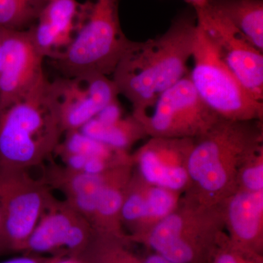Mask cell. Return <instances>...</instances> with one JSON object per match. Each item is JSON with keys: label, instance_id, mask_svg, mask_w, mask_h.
I'll use <instances>...</instances> for the list:
<instances>
[{"label": "cell", "instance_id": "obj_24", "mask_svg": "<svg viewBox=\"0 0 263 263\" xmlns=\"http://www.w3.org/2000/svg\"><path fill=\"white\" fill-rule=\"evenodd\" d=\"M252 259L234 248L224 232L206 263H249Z\"/></svg>", "mask_w": 263, "mask_h": 263}, {"label": "cell", "instance_id": "obj_8", "mask_svg": "<svg viewBox=\"0 0 263 263\" xmlns=\"http://www.w3.org/2000/svg\"><path fill=\"white\" fill-rule=\"evenodd\" d=\"M30 171L0 167V212L6 249L24 250L33 230L54 200L53 190Z\"/></svg>", "mask_w": 263, "mask_h": 263}, {"label": "cell", "instance_id": "obj_23", "mask_svg": "<svg viewBox=\"0 0 263 263\" xmlns=\"http://www.w3.org/2000/svg\"><path fill=\"white\" fill-rule=\"evenodd\" d=\"M237 191H263V148L247 161L240 169Z\"/></svg>", "mask_w": 263, "mask_h": 263}, {"label": "cell", "instance_id": "obj_4", "mask_svg": "<svg viewBox=\"0 0 263 263\" xmlns=\"http://www.w3.org/2000/svg\"><path fill=\"white\" fill-rule=\"evenodd\" d=\"M130 40L123 32L119 0H86L79 4L70 44L51 60L62 77L113 74Z\"/></svg>", "mask_w": 263, "mask_h": 263}, {"label": "cell", "instance_id": "obj_13", "mask_svg": "<svg viewBox=\"0 0 263 263\" xmlns=\"http://www.w3.org/2000/svg\"><path fill=\"white\" fill-rule=\"evenodd\" d=\"M53 83L65 133L79 130L119 96L113 80L101 74L62 77Z\"/></svg>", "mask_w": 263, "mask_h": 263}, {"label": "cell", "instance_id": "obj_16", "mask_svg": "<svg viewBox=\"0 0 263 263\" xmlns=\"http://www.w3.org/2000/svg\"><path fill=\"white\" fill-rule=\"evenodd\" d=\"M79 4L76 0L48 2L29 28L36 47L45 59L53 60L72 42Z\"/></svg>", "mask_w": 263, "mask_h": 263}, {"label": "cell", "instance_id": "obj_1", "mask_svg": "<svg viewBox=\"0 0 263 263\" xmlns=\"http://www.w3.org/2000/svg\"><path fill=\"white\" fill-rule=\"evenodd\" d=\"M197 34L193 9L176 16L161 35L143 42L129 41L112 80L119 95L130 102L133 113L149 108L162 92L189 74Z\"/></svg>", "mask_w": 263, "mask_h": 263}, {"label": "cell", "instance_id": "obj_26", "mask_svg": "<svg viewBox=\"0 0 263 263\" xmlns=\"http://www.w3.org/2000/svg\"><path fill=\"white\" fill-rule=\"evenodd\" d=\"M0 263H47L41 262L37 259L32 258L30 257H18L15 258L8 259L4 262Z\"/></svg>", "mask_w": 263, "mask_h": 263}, {"label": "cell", "instance_id": "obj_2", "mask_svg": "<svg viewBox=\"0 0 263 263\" xmlns=\"http://www.w3.org/2000/svg\"><path fill=\"white\" fill-rule=\"evenodd\" d=\"M262 121L220 119L194 141L184 194L210 205H223L238 190L243 164L263 148Z\"/></svg>", "mask_w": 263, "mask_h": 263}, {"label": "cell", "instance_id": "obj_28", "mask_svg": "<svg viewBox=\"0 0 263 263\" xmlns=\"http://www.w3.org/2000/svg\"><path fill=\"white\" fill-rule=\"evenodd\" d=\"M47 263H84L81 262V261L78 260L75 258L66 259H55V260L50 261Z\"/></svg>", "mask_w": 263, "mask_h": 263}, {"label": "cell", "instance_id": "obj_10", "mask_svg": "<svg viewBox=\"0 0 263 263\" xmlns=\"http://www.w3.org/2000/svg\"><path fill=\"white\" fill-rule=\"evenodd\" d=\"M44 57L30 29H2L0 49V111L27 97L46 76Z\"/></svg>", "mask_w": 263, "mask_h": 263}, {"label": "cell", "instance_id": "obj_15", "mask_svg": "<svg viewBox=\"0 0 263 263\" xmlns=\"http://www.w3.org/2000/svg\"><path fill=\"white\" fill-rule=\"evenodd\" d=\"M224 230L234 248L263 263V191H237L223 203Z\"/></svg>", "mask_w": 263, "mask_h": 263}, {"label": "cell", "instance_id": "obj_14", "mask_svg": "<svg viewBox=\"0 0 263 263\" xmlns=\"http://www.w3.org/2000/svg\"><path fill=\"white\" fill-rule=\"evenodd\" d=\"M181 194L151 184L133 172L124 194L121 219L130 232L128 241L136 242L168 216L179 205Z\"/></svg>", "mask_w": 263, "mask_h": 263}, {"label": "cell", "instance_id": "obj_25", "mask_svg": "<svg viewBox=\"0 0 263 263\" xmlns=\"http://www.w3.org/2000/svg\"><path fill=\"white\" fill-rule=\"evenodd\" d=\"M141 259L142 263H176L155 252L148 254L146 257Z\"/></svg>", "mask_w": 263, "mask_h": 263}, {"label": "cell", "instance_id": "obj_22", "mask_svg": "<svg viewBox=\"0 0 263 263\" xmlns=\"http://www.w3.org/2000/svg\"><path fill=\"white\" fill-rule=\"evenodd\" d=\"M126 240L95 236L91 246L96 263H142V259L126 249Z\"/></svg>", "mask_w": 263, "mask_h": 263}, {"label": "cell", "instance_id": "obj_7", "mask_svg": "<svg viewBox=\"0 0 263 263\" xmlns=\"http://www.w3.org/2000/svg\"><path fill=\"white\" fill-rule=\"evenodd\" d=\"M132 114L150 138L195 139L221 119L199 96L190 73L162 92L149 108Z\"/></svg>", "mask_w": 263, "mask_h": 263}, {"label": "cell", "instance_id": "obj_31", "mask_svg": "<svg viewBox=\"0 0 263 263\" xmlns=\"http://www.w3.org/2000/svg\"><path fill=\"white\" fill-rule=\"evenodd\" d=\"M249 263H260L259 262H257V261L254 260V259H252V260L250 261Z\"/></svg>", "mask_w": 263, "mask_h": 263}, {"label": "cell", "instance_id": "obj_20", "mask_svg": "<svg viewBox=\"0 0 263 263\" xmlns=\"http://www.w3.org/2000/svg\"><path fill=\"white\" fill-rule=\"evenodd\" d=\"M209 3L263 53V0H211Z\"/></svg>", "mask_w": 263, "mask_h": 263}, {"label": "cell", "instance_id": "obj_5", "mask_svg": "<svg viewBox=\"0 0 263 263\" xmlns=\"http://www.w3.org/2000/svg\"><path fill=\"white\" fill-rule=\"evenodd\" d=\"M224 230L223 205L183 193L168 216L136 242L176 263H206Z\"/></svg>", "mask_w": 263, "mask_h": 263}, {"label": "cell", "instance_id": "obj_3", "mask_svg": "<svg viewBox=\"0 0 263 263\" xmlns=\"http://www.w3.org/2000/svg\"><path fill=\"white\" fill-rule=\"evenodd\" d=\"M65 135L54 83L47 78L0 111V167L30 171L54 155Z\"/></svg>", "mask_w": 263, "mask_h": 263}, {"label": "cell", "instance_id": "obj_12", "mask_svg": "<svg viewBox=\"0 0 263 263\" xmlns=\"http://www.w3.org/2000/svg\"><path fill=\"white\" fill-rule=\"evenodd\" d=\"M95 233L89 221L65 200L55 197L40 218L24 250L50 253L65 249L79 254L88 249Z\"/></svg>", "mask_w": 263, "mask_h": 263}, {"label": "cell", "instance_id": "obj_18", "mask_svg": "<svg viewBox=\"0 0 263 263\" xmlns=\"http://www.w3.org/2000/svg\"><path fill=\"white\" fill-rule=\"evenodd\" d=\"M108 172L87 174L72 171L63 164L52 163L46 167L41 178L52 190L61 192L65 195L66 201L91 224L97 198Z\"/></svg>", "mask_w": 263, "mask_h": 263}, {"label": "cell", "instance_id": "obj_30", "mask_svg": "<svg viewBox=\"0 0 263 263\" xmlns=\"http://www.w3.org/2000/svg\"><path fill=\"white\" fill-rule=\"evenodd\" d=\"M2 29H0V49H1Z\"/></svg>", "mask_w": 263, "mask_h": 263}, {"label": "cell", "instance_id": "obj_11", "mask_svg": "<svg viewBox=\"0 0 263 263\" xmlns=\"http://www.w3.org/2000/svg\"><path fill=\"white\" fill-rule=\"evenodd\" d=\"M194 141L150 138L131 155L136 172L151 184L184 193L190 185L188 160Z\"/></svg>", "mask_w": 263, "mask_h": 263}, {"label": "cell", "instance_id": "obj_17", "mask_svg": "<svg viewBox=\"0 0 263 263\" xmlns=\"http://www.w3.org/2000/svg\"><path fill=\"white\" fill-rule=\"evenodd\" d=\"M133 172V162L108 171L105 183L98 194L91 222L95 235L128 241L122 226L121 212L126 188Z\"/></svg>", "mask_w": 263, "mask_h": 263}, {"label": "cell", "instance_id": "obj_19", "mask_svg": "<svg viewBox=\"0 0 263 263\" xmlns=\"http://www.w3.org/2000/svg\"><path fill=\"white\" fill-rule=\"evenodd\" d=\"M79 130L107 146L127 152L137 142L147 137L143 126L133 114L110 121L93 118Z\"/></svg>", "mask_w": 263, "mask_h": 263}, {"label": "cell", "instance_id": "obj_6", "mask_svg": "<svg viewBox=\"0 0 263 263\" xmlns=\"http://www.w3.org/2000/svg\"><path fill=\"white\" fill-rule=\"evenodd\" d=\"M190 79L202 101L221 119L262 121L263 103L254 100L221 60L197 25Z\"/></svg>", "mask_w": 263, "mask_h": 263}, {"label": "cell", "instance_id": "obj_9", "mask_svg": "<svg viewBox=\"0 0 263 263\" xmlns=\"http://www.w3.org/2000/svg\"><path fill=\"white\" fill-rule=\"evenodd\" d=\"M197 25L249 95L263 103V53L210 3L193 7Z\"/></svg>", "mask_w": 263, "mask_h": 263}, {"label": "cell", "instance_id": "obj_32", "mask_svg": "<svg viewBox=\"0 0 263 263\" xmlns=\"http://www.w3.org/2000/svg\"><path fill=\"white\" fill-rule=\"evenodd\" d=\"M47 2L51 1V0H46Z\"/></svg>", "mask_w": 263, "mask_h": 263}, {"label": "cell", "instance_id": "obj_27", "mask_svg": "<svg viewBox=\"0 0 263 263\" xmlns=\"http://www.w3.org/2000/svg\"><path fill=\"white\" fill-rule=\"evenodd\" d=\"M4 249H6L4 235V221H3V214L0 212V251Z\"/></svg>", "mask_w": 263, "mask_h": 263}, {"label": "cell", "instance_id": "obj_29", "mask_svg": "<svg viewBox=\"0 0 263 263\" xmlns=\"http://www.w3.org/2000/svg\"><path fill=\"white\" fill-rule=\"evenodd\" d=\"M185 1L190 3L192 7H195L205 4V3H209L211 0H185Z\"/></svg>", "mask_w": 263, "mask_h": 263}, {"label": "cell", "instance_id": "obj_21", "mask_svg": "<svg viewBox=\"0 0 263 263\" xmlns=\"http://www.w3.org/2000/svg\"><path fill=\"white\" fill-rule=\"evenodd\" d=\"M47 3L46 0H0V29L30 28Z\"/></svg>", "mask_w": 263, "mask_h": 263}]
</instances>
